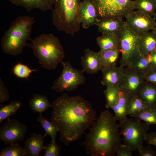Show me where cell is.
I'll return each instance as SVG.
<instances>
[{
	"label": "cell",
	"mask_w": 156,
	"mask_h": 156,
	"mask_svg": "<svg viewBox=\"0 0 156 156\" xmlns=\"http://www.w3.org/2000/svg\"><path fill=\"white\" fill-rule=\"evenodd\" d=\"M147 106L155 108L156 86L145 81L142 85L136 94Z\"/></svg>",
	"instance_id": "20"
},
{
	"label": "cell",
	"mask_w": 156,
	"mask_h": 156,
	"mask_svg": "<svg viewBox=\"0 0 156 156\" xmlns=\"http://www.w3.org/2000/svg\"><path fill=\"white\" fill-rule=\"evenodd\" d=\"M13 71L14 74L18 77L25 78L28 77L34 70L31 69L26 65L19 63L14 66Z\"/></svg>",
	"instance_id": "33"
},
{
	"label": "cell",
	"mask_w": 156,
	"mask_h": 156,
	"mask_svg": "<svg viewBox=\"0 0 156 156\" xmlns=\"http://www.w3.org/2000/svg\"><path fill=\"white\" fill-rule=\"evenodd\" d=\"M120 53L119 48L109 49L101 53L100 52V61L102 68L116 66Z\"/></svg>",
	"instance_id": "24"
},
{
	"label": "cell",
	"mask_w": 156,
	"mask_h": 156,
	"mask_svg": "<svg viewBox=\"0 0 156 156\" xmlns=\"http://www.w3.org/2000/svg\"><path fill=\"white\" fill-rule=\"evenodd\" d=\"M140 156H156V151L150 146H141L138 150Z\"/></svg>",
	"instance_id": "37"
},
{
	"label": "cell",
	"mask_w": 156,
	"mask_h": 156,
	"mask_svg": "<svg viewBox=\"0 0 156 156\" xmlns=\"http://www.w3.org/2000/svg\"><path fill=\"white\" fill-rule=\"evenodd\" d=\"M139 38L140 35L131 29L126 24L120 36L119 50L121 53L120 66H127L140 55Z\"/></svg>",
	"instance_id": "9"
},
{
	"label": "cell",
	"mask_w": 156,
	"mask_h": 156,
	"mask_svg": "<svg viewBox=\"0 0 156 156\" xmlns=\"http://www.w3.org/2000/svg\"><path fill=\"white\" fill-rule=\"evenodd\" d=\"M146 107V104L137 94L132 95L129 104V115L132 116Z\"/></svg>",
	"instance_id": "32"
},
{
	"label": "cell",
	"mask_w": 156,
	"mask_h": 156,
	"mask_svg": "<svg viewBox=\"0 0 156 156\" xmlns=\"http://www.w3.org/2000/svg\"><path fill=\"white\" fill-rule=\"evenodd\" d=\"M152 32L156 36V25L152 30Z\"/></svg>",
	"instance_id": "41"
},
{
	"label": "cell",
	"mask_w": 156,
	"mask_h": 156,
	"mask_svg": "<svg viewBox=\"0 0 156 156\" xmlns=\"http://www.w3.org/2000/svg\"><path fill=\"white\" fill-rule=\"evenodd\" d=\"M44 156H60L61 148L55 141H51V142L44 146Z\"/></svg>",
	"instance_id": "34"
},
{
	"label": "cell",
	"mask_w": 156,
	"mask_h": 156,
	"mask_svg": "<svg viewBox=\"0 0 156 156\" xmlns=\"http://www.w3.org/2000/svg\"><path fill=\"white\" fill-rule=\"evenodd\" d=\"M10 94L7 88L5 86L1 79L0 78V103L8 101Z\"/></svg>",
	"instance_id": "35"
},
{
	"label": "cell",
	"mask_w": 156,
	"mask_h": 156,
	"mask_svg": "<svg viewBox=\"0 0 156 156\" xmlns=\"http://www.w3.org/2000/svg\"><path fill=\"white\" fill-rule=\"evenodd\" d=\"M33 54L44 68L55 69L65 56L59 38L52 33L42 34L32 41Z\"/></svg>",
	"instance_id": "4"
},
{
	"label": "cell",
	"mask_w": 156,
	"mask_h": 156,
	"mask_svg": "<svg viewBox=\"0 0 156 156\" xmlns=\"http://www.w3.org/2000/svg\"><path fill=\"white\" fill-rule=\"evenodd\" d=\"M101 70L102 74L101 83L103 86L106 87L120 86L124 76V67L115 66L102 68Z\"/></svg>",
	"instance_id": "16"
},
{
	"label": "cell",
	"mask_w": 156,
	"mask_h": 156,
	"mask_svg": "<svg viewBox=\"0 0 156 156\" xmlns=\"http://www.w3.org/2000/svg\"><path fill=\"white\" fill-rule=\"evenodd\" d=\"M108 110L102 112L83 143L92 156H114L121 145L119 124Z\"/></svg>",
	"instance_id": "2"
},
{
	"label": "cell",
	"mask_w": 156,
	"mask_h": 156,
	"mask_svg": "<svg viewBox=\"0 0 156 156\" xmlns=\"http://www.w3.org/2000/svg\"><path fill=\"white\" fill-rule=\"evenodd\" d=\"M13 4L25 8L28 11L37 9L42 12L51 10L55 0H8Z\"/></svg>",
	"instance_id": "18"
},
{
	"label": "cell",
	"mask_w": 156,
	"mask_h": 156,
	"mask_svg": "<svg viewBox=\"0 0 156 156\" xmlns=\"http://www.w3.org/2000/svg\"><path fill=\"white\" fill-rule=\"evenodd\" d=\"M155 109H156V107H155Z\"/></svg>",
	"instance_id": "43"
},
{
	"label": "cell",
	"mask_w": 156,
	"mask_h": 156,
	"mask_svg": "<svg viewBox=\"0 0 156 156\" xmlns=\"http://www.w3.org/2000/svg\"><path fill=\"white\" fill-rule=\"evenodd\" d=\"M132 151L130 146L125 144H121L116 153L117 156H132Z\"/></svg>",
	"instance_id": "38"
},
{
	"label": "cell",
	"mask_w": 156,
	"mask_h": 156,
	"mask_svg": "<svg viewBox=\"0 0 156 156\" xmlns=\"http://www.w3.org/2000/svg\"><path fill=\"white\" fill-rule=\"evenodd\" d=\"M99 19L123 18L135 9L133 0H91Z\"/></svg>",
	"instance_id": "8"
},
{
	"label": "cell",
	"mask_w": 156,
	"mask_h": 156,
	"mask_svg": "<svg viewBox=\"0 0 156 156\" xmlns=\"http://www.w3.org/2000/svg\"><path fill=\"white\" fill-rule=\"evenodd\" d=\"M96 40L100 47V53L109 49L119 48L120 36L102 34L96 37Z\"/></svg>",
	"instance_id": "23"
},
{
	"label": "cell",
	"mask_w": 156,
	"mask_h": 156,
	"mask_svg": "<svg viewBox=\"0 0 156 156\" xmlns=\"http://www.w3.org/2000/svg\"><path fill=\"white\" fill-rule=\"evenodd\" d=\"M140 53L146 57L156 47V36L152 31L140 35L139 43Z\"/></svg>",
	"instance_id": "21"
},
{
	"label": "cell",
	"mask_w": 156,
	"mask_h": 156,
	"mask_svg": "<svg viewBox=\"0 0 156 156\" xmlns=\"http://www.w3.org/2000/svg\"><path fill=\"white\" fill-rule=\"evenodd\" d=\"M50 120L58 127L60 139L65 145L81 138L96 120V111L88 101L78 95L64 93L52 101Z\"/></svg>",
	"instance_id": "1"
},
{
	"label": "cell",
	"mask_w": 156,
	"mask_h": 156,
	"mask_svg": "<svg viewBox=\"0 0 156 156\" xmlns=\"http://www.w3.org/2000/svg\"><path fill=\"white\" fill-rule=\"evenodd\" d=\"M134 118H127L119 124L124 144L130 146L133 151H138L143 145L149 127L145 122Z\"/></svg>",
	"instance_id": "6"
},
{
	"label": "cell",
	"mask_w": 156,
	"mask_h": 156,
	"mask_svg": "<svg viewBox=\"0 0 156 156\" xmlns=\"http://www.w3.org/2000/svg\"><path fill=\"white\" fill-rule=\"evenodd\" d=\"M22 105V102L19 101H14L7 105L2 106L0 109V124L4 120L16 114Z\"/></svg>",
	"instance_id": "30"
},
{
	"label": "cell",
	"mask_w": 156,
	"mask_h": 156,
	"mask_svg": "<svg viewBox=\"0 0 156 156\" xmlns=\"http://www.w3.org/2000/svg\"><path fill=\"white\" fill-rule=\"evenodd\" d=\"M77 17L79 22L84 29L96 25L99 20L95 7L91 0H83L81 2Z\"/></svg>",
	"instance_id": "12"
},
{
	"label": "cell",
	"mask_w": 156,
	"mask_h": 156,
	"mask_svg": "<svg viewBox=\"0 0 156 156\" xmlns=\"http://www.w3.org/2000/svg\"><path fill=\"white\" fill-rule=\"evenodd\" d=\"M44 138L40 134L36 133L32 134L25 142L24 148L26 155L39 156L40 152L44 149Z\"/></svg>",
	"instance_id": "19"
},
{
	"label": "cell",
	"mask_w": 156,
	"mask_h": 156,
	"mask_svg": "<svg viewBox=\"0 0 156 156\" xmlns=\"http://www.w3.org/2000/svg\"><path fill=\"white\" fill-rule=\"evenodd\" d=\"M81 0H55L52 22L60 31L73 35L79 31L80 24L77 17Z\"/></svg>",
	"instance_id": "5"
},
{
	"label": "cell",
	"mask_w": 156,
	"mask_h": 156,
	"mask_svg": "<svg viewBox=\"0 0 156 156\" xmlns=\"http://www.w3.org/2000/svg\"><path fill=\"white\" fill-rule=\"evenodd\" d=\"M29 104L34 113H42L51 107V104L46 96L35 94L29 101Z\"/></svg>",
	"instance_id": "22"
},
{
	"label": "cell",
	"mask_w": 156,
	"mask_h": 156,
	"mask_svg": "<svg viewBox=\"0 0 156 156\" xmlns=\"http://www.w3.org/2000/svg\"><path fill=\"white\" fill-rule=\"evenodd\" d=\"M7 119L0 128V141L5 145L22 141L27 132L26 126L15 119Z\"/></svg>",
	"instance_id": "10"
},
{
	"label": "cell",
	"mask_w": 156,
	"mask_h": 156,
	"mask_svg": "<svg viewBox=\"0 0 156 156\" xmlns=\"http://www.w3.org/2000/svg\"><path fill=\"white\" fill-rule=\"evenodd\" d=\"M144 81L143 74L127 67L124 68L123 79L119 87L122 91L132 95L137 94Z\"/></svg>",
	"instance_id": "13"
},
{
	"label": "cell",
	"mask_w": 156,
	"mask_h": 156,
	"mask_svg": "<svg viewBox=\"0 0 156 156\" xmlns=\"http://www.w3.org/2000/svg\"><path fill=\"white\" fill-rule=\"evenodd\" d=\"M122 90L119 86H113L107 87L104 91L106 103L105 107L111 108L116 103Z\"/></svg>",
	"instance_id": "26"
},
{
	"label": "cell",
	"mask_w": 156,
	"mask_h": 156,
	"mask_svg": "<svg viewBox=\"0 0 156 156\" xmlns=\"http://www.w3.org/2000/svg\"><path fill=\"white\" fill-rule=\"evenodd\" d=\"M37 121L45 130V133L43 137L44 138L47 135H49L52 141H55L57 133L59 131L56 125L52 121H49L46 119L42 115L41 113H39Z\"/></svg>",
	"instance_id": "25"
},
{
	"label": "cell",
	"mask_w": 156,
	"mask_h": 156,
	"mask_svg": "<svg viewBox=\"0 0 156 156\" xmlns=\"http://www.w3.org/2000/svg\"><path fill=\"white\" fill-rule=\"evenodd\" d=\"M153 17L155 20H156V13H155Z\"/></svg>",
	"instance_id": "42"
},
{
	"label": "cell",
	"mask_w": 156,
	"mask_h": 156,
	"mask_svg": "<svg viewBox=\"0 0 156 156\" xmlns=\"http://www.w3.org/2000/svg\"><path fill=\"white\" fill-rule=\"evenodd\" d=\"M152 69H156V47L149 55L146 57Z\"/></svg>",
	"instance_id": "39"
},
{
	"label": "cell",
	"mask_w": 156,
	"mask_h": 156,
	"mask_svg": "<svg viewBox=\"0 0 156 156\" xmlns=\"http://www.w3.org/2000/svg\"><path fill=\"white\" fill-rule=\"evenodd\" d=\"M131 96L132 95L128 92L122 90L117 102L111 108L114 113V119L118 120L119 122H122L127 118Z\"/></svg>",
	"instance_id": "17"
},
{
	"label": "cell",
	"mask_w": 156,
	"mask_h": 156,
	"mask_svg": "<svg viewBox=\"0 0 156 156\" xmlns=\"http://www.w3.org/2000/svg\"><path fill=\"white\" fill-rule=\"evenodd\" d=\"M145 141L148 144L156 146V131L148 133Z\"/></svg>",
	"instance_id": "40"
},
{
	"label": "cell",
	"mask_w": 156,
	"mask_h": 156,
	"mask_svg": "<svg viewBox=\"0 0 156 156\" xmlns=\"http://www.w3.org/2000/svg\"><path fill=\"white\" fill-rule=\"evenodd\" d=\"M144 76V81L156 86V69H151Z\"/></svg>",
	"instance_id": "36"
},
{
	"label": "cell",
	"mask_w": 156,
	"mask_h": 156,
	"mask_svg": "<svg viewBox=\"0 0 156 156\" xmlns=\"http://www.w3.org/2000/svg\"><path fill=\"white\" fill-rule=\"evenodd\" d=\"M35 22L30 16H19L12 21L1 39L3 52L12 55L21 54L31 33Z\"/></svg>",
	"instance_id": "3"
},
{
	"label": "cell",
	"mask_w": 156,
	"mask_h": 156,
	"mask_svg": "<svg viewBox=\"0 0 156 156\" xmlns=\"http://www.w3.org/2000/svg\"><path fill=\"white\" fill-rule=\"evenodd\" d=\"M63 70L60 76L53 82L51 89L56 92L62 93L64 91H71L75 90L79 86L85 83L86 78L83 69L73 68L69 61L61 62Z\"/></svg>",
	"instance_id": "7"
},
{
	"label": "cell",
	"mask_w": 156,
	"mask_h": 156,
	"mask_svg": "<svg viewBox=\"0 0 156 156\" xmlns=\"http://www.w3.org/2000/svg\"><path fill=\"white\" fill-rule=\"evenodd\" d=\"M127 67L144 75L152 69L146 57L141 54Z\"/></svg>",
	"instance_id": "28"
},
{
	"label": "cell",
	"mask_w": 156,
	"mask_h": 156,
	"mask_svg": "<svg viewBox=\"0 0 156 156\" xmlns=\"http://www.w3.org/2000/svg\"><path fill=\"white\" fill-rule=\"evenodd\" d=\"M131 117L142 120L149 125H156V109L146 107L140 112L133 115Z\"/></svg>",
	"instance_id": "27"
},
{
	"label": "cell",
	"mask_w": 156,
	"mask_h": 156,
	"mask_svg": "<svg viewBox=\"0 0 156 156\" xmlns=\"http://www.w3.org/2000/svg\"><path fill=\"white\" fill-rule=\"evenodd\" d=\"M126 25L121 17H112L99 19L96 25L102 34L120 36Z\"/></svg>",
	"instance_id": "14"
},
{
	"label": "cell",
	"mask_w": 156,
	"mask_h": 156,
	"mask_svg": "<svg viewBox=\"0 0 156 156\" xmlns=\"http://www.w3.org/2000/svg\"><path fill=\"white\" fill-rule=\"evenodd\" d=\"M135 9L153 17L156 9V0H134Z\"/></svg>",
	"instance_id": "29"
},
{
	"label": "cell",
	"mask_w": 156,
	"mask_h": 156,
	"mask_svg": "<svg viewBox=\"0 0 156 156\" xmlns=\"http://www.w3.org/2000/svg\"><path fill=\"white\" fill-rule=\"evenodd\" d=\"M125 17L127 26L139 35L152 30L156 25L153 17L138 10L131 12Z\"/></svg>",
	"instance_id": "11"
},
{
	"label": "cell",
	"mask_w": 156,
	"mask_h": 156,
	"mask_svg": "<svg viewBox=\"0 0 156 156\" xmlns=\"http://www.w3.org/2000/svg\"><path fill=\"white\" fill-rule=\"evenodd\" d=\"M84 55L81 57V60L83 69L89 74L97 73L102 68L99 51L96 52L87 48L84 50Z\"/></svg>",
	"instance_id": "15"
},
{
	"label": "cell",
	"mask_w": 156,
	"mask_h": 156,
	"mask_svg": "<svg viewBox=\"0 0 156 156\" xmlns=\"http://www.w3.org/2000/svg\"><path fill=\"white\" fill-rule=\"evenodd\" d=\"M26 153L24 148L17 143L10 144V145L3 148L0 152V156H24Z\"/></svg>",
	"instance_id": "31"
}]
</instances>
